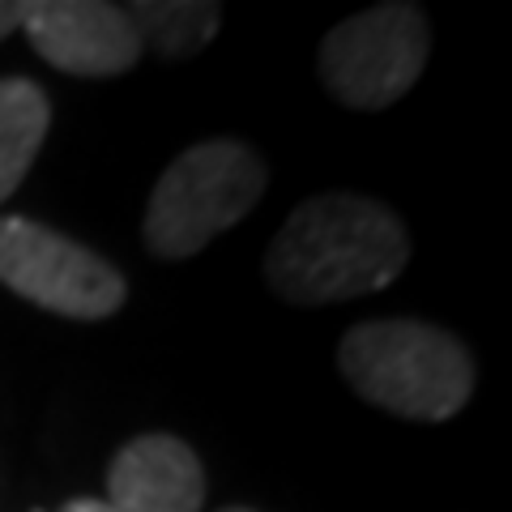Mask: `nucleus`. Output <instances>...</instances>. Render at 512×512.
<instances>
[{"mask_svg": "<svg viewBox=\"0 0 512 512\" xmlns=\"http://www.w3.org/2000/svg\"><path fill=\"white\" fill-rule=\"evenodd\" d=\"M431 52V26L423 9L393 0L350 13L320 43V82L338 103L355 111H380L406 99L423 77Z\"/></svg>", "mask_w": 512, "mask_h": 512, "instance_id": "20e7f679", "label": "nucleus"}, {"mask_svg": "<svg viewBox=\"0 0 512 512\" xmlns=\"http://www.w3.org/2000/svg\"><path fill=\"white\" fill-rule=\"evenodd\" d=\"M124 13L137 30L141 47H154L158 56L171 60L197 56L222 26V5H210V0H141Z\"/></svg>", "mask_w": 512, "mask_h": 512, "instance_id": "1a4fd4ad", "label": "nucleus"}, {"mask_svg": "<svg viewBox=\"0 0 512 512\" xmlns=\"http://www.w3.org/2000/svg\"><path fill=\"white\" fill-rule=\"evenodd\" d=\"M410 239L402 218L372 197L320 192L282 222L265 256L269 286L299 308L376 295L402 278Z\"/></svg>", "mask_w": 512, "mask_h": 512, "instance_id": "f257e3e1", "label": "nucleus"}, {"mask_svg": "<svg viewBox=\"0 0 512 512\" xmlns=\"http://www.w3.org/2000/svg\"><path fill=\"white\" fill-rule=\"evenodd\" d=\"M107 495L116 512H201L205 470L184 440L150 431L116 453L107 470Z\"/></svg>", "mask_w": 512, "mask_h": 512, "instance_id": "0eeeda50", "label": "nucleus"}, {"mask_svg": "<svg viewBox=\"0 0 512 512\" xmlns=\"http://www.w3.org/2000/svg\"><path fill=\"white\" fill-rule=\"evenodd\" d=\"M52 103L30 77H0V201L22 188L30 163L43 150Z\"/></svg>", "mask_w": 512, "mask_h": 512, "instance_id": "6e6552de", "label": "nucleus"}, {"mask_svg": "<svg viewBox=\"0 0 512 512\" xmlns=\"http://www.w3.org/2000/svg\"><path fill=\"white\" fill-rule=\"evenodd\" d=\"M22 9L26 5H18V0H0V39L22 26Z\"/></svg>", "mask_w": 512, "mask_h": 512, "instance_id": "9d476101", "label": "nucleus"}, {"mask_svg": "<svg viewBox=\"0 0 512 512\" xmlns=\"http://www.w3.org/2000/svg\"><path fill=\"white\" fill-rule=\"evenodd\" d=\"M338 367L363 402L419 423H444L470 402L474 359L427 320H367L338 346Z\"/></svg>", "mask_w": 512, "mask_h": 512, "instance_id": "f03ea898", "label": "nucleus"}, {"mask_svg": "<svg viewBox=\"0 0 512 512\" xmlns=\"http://www.w3.org/2000/svg\"><path fill=\"white\" fill-rule=\"evenodd\" d=\"M265 163L244 141L218 137L171 158L146 205V248L163 261H188L214 235L252 214L265 192Z\"/></svg>", "mask_w": 512, "mask_h": 512, "instance_id": "7ed1b4c3", "label": "nucleus"}, {"mask_svg": "<svg viewBox=\"0 0 512 512\" xmlns=\"http://www.w3.org/2000/svg\"><path fill=\"white\" fill-rule=\"evenodd\" d=\"M0 282L69 320H103L124 308L128 286L99 252L35 218H0Z\"/></svg>", "mask_w": 512, "mask_h": 512, "instance_id": "39448f33", "label": "nucleus"}, {"mask_svg": "<svg viewBox=\"0 0 512 512\" xmlns=\"http://www.w3.org/2000/svg\"><path fill=\"white\" fill-rule=\"evenodd\" d=\"M22 30L52 69L73 77H120L146 52L128 13L103 0H30Z\"/></svg>", "mask_w": 512, "mask_h": 512, "instance_id": "423d86ee", "label": "nucleus"}, {"mask_svg": "<svg viewBox=\"0 0 512 512\" xmlns=\"http://www.w3.org/2000/svg\"><path fill=\"white\" fill-rule=\"evenodd\" d=\"M222 512H256V508H222Z\"/></svg>", "mask_w": 512, "mask_h": 512, "instance_id": "f8f14e48", "label": "nucleus"}, {"mask_svg": "<svg viewBox=\"0 0 512 512\" xmlns=\"http://www.w3.org/2000/svg\"><path fill=\"white\" fill-rule=\"evenodd\" d=\"M60 512H116V508H111L107 500H90V495H82V500H69Z\"/></svg>", "mask_w": 512, "mask_h": 512, "instance_id": "9b49d317", "label": "nucleus"}]
</instances>
